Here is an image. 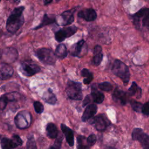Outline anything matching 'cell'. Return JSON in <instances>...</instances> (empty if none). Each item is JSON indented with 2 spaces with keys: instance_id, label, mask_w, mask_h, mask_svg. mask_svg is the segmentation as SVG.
Instances as JSON below:
<instances>
[{
  "instance_id": "38",
  "label": "cell",
  "mask_w": 149,
  "mask_h": 149,
  "mask_svg": "<svg viewBox=\"0 0 149 149\" xmlns=\"http://www.w3.org/2000/svg\"><path fill=\"white\" fill-rule=\"evenodd\" d=\"M141 112L146 115H149V101L143 105Z\"/></svg>"
},
{
  "instance_id": "8",
  "label": "cell",
  "mask_w": 149,
  "mask_h": 149,
  "mask_svg": "<svg viewBox=\"0 0 149 149\" xmlns=\"http://www.w3.org/2000/svg\"><path fill=\"white\" fill-rule=\"evenodd\" d=\"M40 71V67L31 61H24L21 64V72L26 76H31Z\"/></svg>"
},
{
  "instance_id": "45",
  "label": "cell",
  "mask_w": 149,
  "mask_h": 149,
  "mask_svg": "<svg viewBox=\"0 0 149 149\" xmlns=\"http://www.w3.org/2000/svg\"><path fill=\"white\" fill-rule=\"evenodd\" d=\"M7 1H9V0H7Z\"/></svg>"
},
{
  "instance_id": "11",
  "label": "cell",
  "mask_w": 149,
  "mask_h": 149,
  "mask_svg": "<svg viewBox=\"0 0 149 149\" xmlns=\"http://www.w3.org/2000/svg\"><path fill=\"white\" fill-rule=\"evenodd\" d=\"M77 16L83 19L87 22H92L96 19L97 14L94 9L92 8H86L80 10L77 13Z\"/></svg>"
},
{
  "instance_id": "21",
  "label": "cell",
  "mask_w": 149,
  "mask_h": 149,
  "mask_svg": "<svg viewBox=\"0 0 149 149\" xmlns=\"http://www.w3.org/2000/svg\"><path fill=\"white\" fill-rule=\"evenodd\" d=\"M42 99L47 103L51 105H54L57 101L55 95L54 94L51 88H48V90L44 93L42 95Z\"/></svg>"
},
{
  "instance_id": "12",
  "label": "cell",
  "mask_w": 149,
  "mask_h": 149,
  "mask_svg": "<svg viewBox=\"0 0 149 149\" xmlns=\"http://www.w3.org/2000/svg\"><path fill=\"white\" fill-rule=\"evenodd\" d=\"M13 73V69L11 66L6 63L0 65V80H6L10 78Z\"/></svg>"
},
{
  "instance_id": "6",
  "label": "cell",
  "mask_w": 149,
  "mask_h": 149,
  "mask_svg": "<svg viewBox=\"0 0 149 149\" xmlns=\"http://www.w3.org/2000/svg\"><path fill=\"white\" fill-rule=\"evenodd\" d=\"M133 140L140 141L143 149H149V135L145 133L140 128H134L132 133Z\"/></svg>"
},
{
  "instance_id": "39",
  "label": "cell",
  "mask_w": 149,
  "mask_h": 149,
  "mask_svg": "<svg viewBox=\"0 0 149 149\" xmlns=\"http://www.w3.org/2000/svg\"><path fill=\"white\" fill-rule=\"evenodd\" d=\"M91 100V98H90V95H87L86 97H85V98H84V101H83V107H85L86 105H88V103L90 102V100Z\"/></svg>"
},
{
  "instance_id": "28",
  "label": "cell",
  "mask_w": 149,
  "mask_h": 149,
  "mask_svg": "<svg viewBox=\"0 0 149 149\" xmlns=\"http://www.w3.org/2000/svg\"><path fill=\"white\" fill-rule=\"evenodd\" d=\"M142 18V24L143 26L149 28V8H145Z\"/></svg>"
},
{
  "instance_id": "36",
  "label": "cell",
  "mask_w": 149,
  "mask_h": 149,
  "mask_svg": "<svg viewBox=\"0 0 149 149\" xmlns=\"http://www.w3.org/2000/svg\"><path fill=\"white\" fill-rule=\"evenodd\" d=\"M12 140L13 143L15 144V145L16 147L19 146H21L23 143L22 139H20V137L18 135H13L12 136Z\"/></svg>"
},
{
  "instance_id": "25",
  "label": "cell",
  "mask_w": 149,
  "mask_h": 149,
  "mask_svg": "<svg viewBox=\"0 0 149 149\" xmlns=\"http://www.w3.org/2000/svg\"><path fill=\"white\" fill-rule=\"evenodd\" d=\"M77 149H89L90 146L88 145L85 136L79 135L77 137Z\"/></svg>"
},
{
  "instance_id": "34",
  "label": "cell",
  "mask_w": 149,
  "mask_h": 149,
  "mask_svg": "<svg viewBox=\"0 0 149 149\" xmlns=\"http://www.w3.org/2000/svg\"><path fill=\"white\" fill-rule=\"evenodd\" d=\"M9 101L8 100V98L6 95V94L2 95L0 97V109L1 110H3L5 107H6L7 104L8 103Z\"/></svg>"
},
{
  "instance_id": "17",
  "label": "cell",
  "mask_w": 149,
  "mask_h": 149,
  "mask_svg": "<svg viewBox=\"0 0 149 149\" xmlns=\"http://www.w3.org/2000/svg\"><path fill=\"white\" fill-rule=\"evenodd\" d=\"M55 22H56V19H55V16H54V15L48 16L47 14L45 13L43 15V17H42L41 22L37 26H36V27H34L33 29V30H38V29H41L47 25L55 23Z\"/></svg>"
},
{
  "instance_id": "27",
  "label": "cell",
  "mask_w": 149,
  "mask_h": 149,
  "mask_svg": "<svg viewBox=\"0 0 149 149\" xmlns=\"http://www.w3.org/2000/svg\"><path fill=\"white\" fill-rule=\"evenodd\" d=\"M81 75L84 77L83 80V83L85 84H88L93 79V73L86 68H84L81 70Z\"/></svg>"
},
{
  "instance_id": "5",
  "label": "cell",
  "mask_w": 149,
  "mask_h": 149,
  "mask_svg": "<svg viewBox=\"0 0 149 149\" xmlns=\"http://www.w3.org/2000/svg\"><path fill=\"white\" fill-rule=\"evenodd\" d=\"M31 122V113L27 111H22L17 113L15 118L16 126L21 129L29 127Z\"/></svg>"
},
{
  "instance_id": "22",
  "label": "cell",
  "mask_w": 149,
  "mask_h": 149,
  "mask_svg": "<svg viewBox=\"0 0 149 149\" xmlns=\"http://www.w3.org/2000/svg\"><path fill=\"white\" fill-rule=\"evenodd\" d=\"M127 93L129 96L136 95L137 98H140L141 94V89L134 81H133L130 87L128 89Z\"/></svg>"
},
{
  "instance_id": "7",
  "label": "cell",
  "mask_w": 149,
  "mask_h": 149,
  "mask_svg": "<svg viewBox=\"0 0 149 149\" xmlns=\"http://www.w3.org/2000/svg\"><path fill=\"white\" fill-rule=\"evenodd\" d=\"M77 29V27L74 25L60 29L55 32V38L58 42H62L66 38H69L74 35L76 33Z\"/></svg>"
},
{
  "instance_id": "3",
  "label": "cell",
  "mask_w": 149,
  "mask_h": 149,
  "mask_svg": "<svg viewBox=\"0 0 149 149\" xmlns=\"http://www.w3.org/2000/svg\"><path fill=\"white\" fill-rule=\"evenodd\" d=\"M35 54L41 62L46 65H53L56 61L55 53L49 48H40L36 51Z\"/></svg>"
},
{
  "instance_id": "44",
  "label": "cell",
  "mask_w": 149,
  "mask_h": 149,
  "mask_svg": "<svg viewBox=\"0 0 149 149\" xmlns=\"http://www.w3.org/2000/svg\"><path fill=\"white\" fill-rule=\"evenodd\" d=\"M1 0H0V2H1Z\"/></svg>"
},
{
  "instance_id": "9",
  "label": "cell",
  "mask_w": 149,
  "mask_h": 149,
  "mask_svg": "<svg viewBox=\"0 0 149 149\" xmlns=\"http://www.w3.org/2000/svg\"><path fill=\"white\" fill-rule=\"evenodd\" d=\"M93 124L98 131H104L110 124L108 118L103 114H100L95 116L93 120Z\"/></svg>"
},
{
  "instance_id": "35",
  "label": "cell",
  "mask_w": 149,
  "mask_h": 149,
  "mask_svg": "<svg viewBox=\"0 0 149 149\" xmlns=\"http://www.w3.org/2000/svg\"><path fill=\"white\" fill-rule=\"evenodd\" d=\"M34 108L35 111L37 113H41L44 111V106L39 101H35L34 102Z\"/></svg>"
},
{
  "instance_id": "32",
  "label": "cell",
  "mask_w": 149,
  "mask_h": 149,
  "mask_svg": "<svg viewBox=\"0 0 149 149\" xmlns=\"http://www.w3.org/2000/svg\"><path fill=\"white\" fill-rule=\"evenodd\" d=\"M98 87L101 90L105 91H110L112 89V84L108 81H105L98 84Z\"/></svg>"
},
{
  "instance_id": "31",
  "label": "cell",
  "mask_w": 149,
  "mask_h": 149,
  "mask_svg": "<svg viewBox=\"0 0 149 149\" xmlns=\"http://www.w3.org/2000/svg\"><path fill=\"white\" fill-rule=\"evenodd\" d=\"M130 104L132 106V109L137 112H141L142 107H143V104L141 102H139L138 101H134V100H131L130 101Z\"/></svg>"
},
{
  "instance_id": "42",
  "label": "cell",
  "mask_w": 149,
  "mask_h": 149,
  "mask_svg": "<svg viewBox=\"0 0 149 149\" xmlns=\"http://www.w3.org/2000/svg\"><path fill=\"white\" fill-rule=\"evenodd\" d=\"M2 51L0 49V58H1V56H2Z\"/></svg>"
},
{
  "instance_id": "1",
  "label": "cell",
  "mask_w": 149,
  "mask_h": 149,
  "mask_svg": "<svg viewBox=\"0 0 149 149\" xmlns=\"http://www.w3.org/2000/svg\"><path fill=\"white\" fill-rule=\"evenodd\" d=\"M24 10V6H21L15 8L12 11L6 23V29L9 33L14 34L23 26L24 22L23 15Z\"/></svg>"
},
{
  "instance_id": "40",
  "label": "cell",
  "mask_w": 149,
  "mask_h": 149,
  "mask_svg": "<svg viewBox=\"0 0 149 149\" xmlns=\"http://www.w3.org/2000/svg\"><path fill=\"white\" fill-rule=\"evenodd\" d=\"M43 1H44V5H47L51 3L53 1V0H43Z\"/></svg>"
},
{
  "instance_id": "30",
  "label": "cell",
  "mask_w": 149,
  "mask_h": 149,
  "mask_svg": "<svg viewBox=\"0 0 149 149\" xmlns=\"http://www.w3.org/2000/svg\"><path fill=\"white\" fill-rule=\"evenodd\" d=\"M63 137L62 135H59V137L57 136L54 143L48 149H60L62 146Z\"/></svg>"
},
{
  "instance_id": "13",
  "label": "cell",
  "mask_w": 149,
  "mask_h": 149,
  "mask_svg": "<svg viewBox=\"0 0 149 149\" xmlns=\"http://www.w3.org/2000/svg\"><path fill=\"white\" fill-rule=\"evenodd\" d=\"M112 99L115 101L119 102L122 105H125L127 102L126 93L124 91L116 88L112 94Z\"/></svg>"
},
{
  "instance_id": "4",
  "label": "cell",
  "mask_w": 149,
  "mask_h": 149,
  "mask_svg": "<svg viewBox=\"0 0 149 149\" xmlns=\"http://www.w3.org/2000/svg\"><path fill=\"white\" fill-rule=\"evenodd\" d=\"M66 92L68 97L70 99L81 100L83 97L81 83L69 81L66 88Z\"/></svg>"
},
{
  "instance_id": "14",
  "label": "cell",
  "mask_w": 149,
  "mask_h": 149,
  "mask_svg": "<svg viewBox=\"0 0 149 149\" xmlns=\"http://www.w3.org/2000/svg\"><path fill=\"white\" fill-rule=\"evenodd\" d=\"M97 111V107L95 104L88 105L85 109L81 116L83 122H86L94 116Z\"/></svg>"
},
{
  "instance_id": "41",
  "label": "cell",
  "mask_w": 149,
  "mask_h": 149,
  "mask_svg": "<svg viewBox=\"0 0 149 149\" xmlns=\"http://www.w3.org/2000/svg\"><path fill=\"white\" fill-rule=\"evenodd\" d=\"M105 149H116V148H115L113 147L109 146V147H107L105 148Z\"/></svg>"
},
{
  "instance_id": "26",
  "label": "cell",
  "mask_w": 149,
  "mask_h": 149,
  "mask_svg": "<svg viewBox=\"0 0 149 149\" xmlns=\"http://www.w3.org/2000/svg\"><path fill=\"white\" fill-rule=\"evenodd\" d=\"M1 146L2 149H13L16 147L12 139H9L6 137L2 139L1 141Z\"/></svg>"
},
{
  "instance_id": "20",
  "label": "cell",
  "mask_w": 149,
  "mask_h": 149,
  "mask_svg": "<svg viewBox=\"0 0 149 149\" xmlns=\"http://www.w3.org/2000/svg\"><path fill=\"white\" fill-rule=\"evenodd\" d=\"M84 44L85 41L84 40H81L74 44L70 48V54L73 56H79Z\"/></svg>"
},
{
  "instance_id": "18",
  "label": "cell",
  "mask_w": 149,
  "mask_h": 149,
  "mask_svg": "<svg viewBox=\"0 0 149 149\" xmlns=\"http://www.w3.org/2000/svg\"><path fill=\"white\" fill-rule=\"evenodd\" d=\"M91 97L93 101L97 104H101L104 100V94L97 90L95 84H93L91 86Z\"/></svg>"
},
{
  "instance_id": "23",
  "label": "cell",
  "mask_w": 149,
  "mask_h": 149,
  "mask_svg": "<svg viewBox=\"0 0 149 149\" xmlns=\"http://www.w3.org/2000/svg\"><path fill=\"white\" fill-rule=\"evenodd\" d=\"M47 136L51 139H55L58 135V131L56 126L52 123H49L46 127Z\"/></svg>"
},
{
  "instance_id": "15",
  "label": "cell",
  "mask_w": 149,
  "mask_h": 149,
  "mask_svg": "<svg viewBox=\"0 0 149 149\" xmlns=\"http://www.w3.org/2000/svg\"><path fill=\"white\" fill-rule=\"evenodd\" d=\"M75 10L74 9H72L70 10H65L61 14L62 22V26H68L72 24L74 22V16L73 13Z\"/></svg>"
},
{
  "instance_id": "29",
  "label": "cell",
  "mask_w": 149,
  "mask_h": 149,
  "mask_svg": "<svg viewBox=\"0 0 149 149\" xmlns=\"http://www.w3.org/2000/svg\"><path fill=\"white\" fill-rule=\"evenodd\" d=\"M26 149H37L36 143L34 137L33 135L30 136L28 138V140L26 143Z\"/></svg>"
},
{
  "instance_id": "2",
  "label": "cell",
  "mask_w": 149,
  "mask_h": 149,
  "mask_svg": "<svg viewBox=\"0 0 149 149\" xmlns=\"http://www.w3.org/2000/svg\"><path fill=\"white\" fill-rule=\"evenodd\" d=\"M111 70L115 76L119 77L122 80L125 85L127 84L130 80V74L126 64L119 59H115Z\"/></svg>"
},
{
  "instance_id": "16",
  "label": "cell",
  "mask_w": 149,
  "mask_h": 149,
  "mask_svg": "<svg viewBox=\"0 0 149 149\" xmlns=\"http://www.w3.org/2000/svg\"><path fill=\"white\" fill-rule=\"evenodd\" d=\"M61 128L65 135L66 138V142L69 144V145L71 147L73 146L74 145V135L73 131L67 126L62 123L61 125Z\"/></svg>"
},
{
  "instance_id": "19",
  "label": "cell",
  "mask_w": 149,
  "mask_h": 149,
  "mask_svg": "<svg viewBox=\"0 0 149 149\" xmlns=\"http://www.w3.org/2000/svg\"><path fill=\"white\" fill-rule=\"evenodd\" d=\"M103 58V54L102 53V47L100 45H96L94 49V58L93 62L95 65H99Z\"/></svg>"
},
{
  "instance_id": "10",
  "label": "cell",
  "mask_w": 149,
  "mask_h": 149,
  "mask_svg": "<svg viewBox=\"0 0 149 149\" xmlns=\"http://www.w3.org/2000/svg\"><path fill=\"white\" fill-rule=\"evenodd\" d=\"M18 56L17 50L12 47H8L2 51L1 58L6 63L15 61Z\"/></svg>"
},
{
  "instance_id": "24",
  "label": "cell",
  "mask_w": 149,
  "mask_h": 149,
  "mask_svg": "<svg viewBox=\"0 0 149 149\" xmlns=\"http://www.w3.org/2000/svg\"><path fill=\"white\" fill-rule=\"evenodd\" d=\"M55 54L56 58L59 59H63L68 55V51L66 45L63 44H60L57 45Z\"/></svg>"
},
{
  "instance_id": "33",
  "label": "cell",
  "mask_w": 149,
  "mask_h": 149,
  "mask_svg": "<svg viewBox=\"0 0 149 149\" xmlns=\"http://www.w3.org/2000/svg\"><path fill=\"white\" fill-rule=\"evenodd\" d=\"M5 94L8 98L9 102L17 101L20 98V95L17 92H12Z\"/></svg>"
},
{
  "instance_id": "43",
  "label": "cell",
  "mask_w": 149,
  "mask_h": 149,
  "mask_svg": "<svg viewBox=\"0 0 149 149\" xmlns=\"http://www.w3.org/2000/svg\"><path fill=\"white\" fill-rule=\"evenodd\" d=\"M56 1H57V2H58V1H60V0H56Z\"/></svg>"
},
{
  "instance_id": "37",
  "label": "cell",
  "mask_w": 149,
  "mask_h": 149,
  "mask_svg": "<svg viewBox=\"0 0 149 149\" xmlns=\"http://www.w3.org/2000/svg\"><path fill=\"white\" fill-rule=\"evenodd\" d=\"M97 140V138H96V136L94 134H90L87 139V141L88 144V145L91 147L92 146H93Z\"/></svg>"
}]
</instances>
